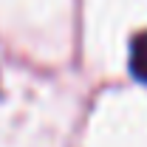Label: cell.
<instances>
[{
    "instance_id": "1",
    "label": "cell",
    "mask_w": 147,
    "mask_h": 147,
    "mask_svg": "<svg viewBox=\"0 0 147 147\" xmlns=\"http://www.w3.org/2000/svg\"><path fill=\"white\" fill-rule=\"evenodd\" d=\"M130 71L136 79L147 82V31H142L130 45Z\"/></svg>"
}]
</instances>
